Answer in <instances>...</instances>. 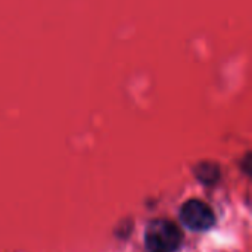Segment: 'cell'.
Segmentation results:
<instances>
[{
    "label": "cell",
    "mask_w": 252,
    "mask_h": 252,
    "mask_svg": "<svg viewBox=\"0 0 252 252\" xmlns=\"http://www.w3.org/2000/svg\"><path fill=\"white\" fill-rule=\"evenodd\" d=\"M182 232L167 219L152 220L145 230V247L149 252H174L182 244Z\"/></svg>",
    "instance_id": "obj_1"
},
{
    "label": "cell",
    "mask_w": 252,
    "mask_h": 252,
    "mask_svg": "<svg viewBox=\"0 0 252 252\" xmlns=\"http://www.w3.org/2000/svg\"><path fill=\"white\" fill-rule=\"evenodd\" d=\"M180 221L190 232H207L216 224V216L210 205L199 199H189L180 208Z\"/></svg>",
    "instance_id": "obj_2"
},
{
    "label": "cell",
    "mask_w": 252,
    "mask_h": 252,
    "mask_svg": "<svg viewBox=\"0 0 252 252\" xmlns=\"http://www.w3.org/2000/svg\"><path fill=\"white\" fill-rule=\"evenodd\" d=\"M195 176L196 179L207 185V186H211V185H216L220 179V168L216 162H201L195 167Z\"/></svg>",
    "instance_id": "obj_3"
},
{
    "label": "cell",
    "mask_w": 252,
    "mask_h": 252,
    "mask_svg": "<svg viewBox=\"0 0 252 252\" xmlns=\"http://www.w3.org/2000/svg\"><path fill=\"white\" fill-rule=\"evenodd\" d=\"M251 161H252V158H251V154H248L247 157H245V159H244V170L250 174L251 173Z\"/></svg>",
    "instance_id": "obj_4"
}]
</instances>
